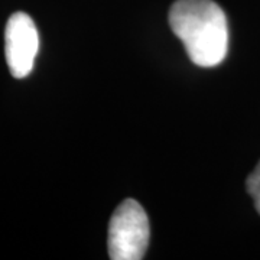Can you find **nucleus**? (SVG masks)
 Here are the masks:
<instances>
[{"instance_id": "3", "label": "nucleus", "mask_w": 260, "mask_h": 260, "mask_svg": "<svg viewBox=\"0 0 260 260\" xmlns=\"http://www.w3.org/2000/svg\"><path fill=\"white\" fill-rule=\"evenodd\" d=\"M39 35L32 18L23 13H13L6 23L5 30V54L10 74L15 78L28 77L35 64Z\"/></svg>"}, {"instance_id": "2", "label": "nucleus", "mask_w": 260, "mask_h": 260, "mask_svg": "<svg viewBox=\"0 0 260 260\" xmlns=\"http://www.w3.org/2000/svg\"><path fill=\"white\" fill-rule=\"evenodd\" d=\"M149 220L143 207L124 200L113 213L109 224V256L112 260H140L148 249Z\"/></svg>"}, {"instance_id": "4", "label": "nucleus", "mask_w": 260, "mask_h": 260, "mask_svg": "<svg viewBox=\"0 0 260 260\" xmlns=\"http://www.w3.org/2000/svg\"><path fill=\"white\" fill-rule=\"evenodd\" d=\"M246 186H247V192L251 195V198L254 201L257 213L260 214V162L256 169L247 178Z\"/></svg>"}, {"instance_id": "1", "label": "nucleus", "mask_w": 260, "mask_h": 260, "mask_svg": "<svg viewBox=\"0 0 260 260\" xmlns=\"http://www.w3.org/2000/svg\"><path fill=\"white\" fill-rule=\"evenodd\" d=\"M169 26L195 65L213 68L227 56L229 23L213 0H177L169 10Z\"/></svg>"}]
</instances>
